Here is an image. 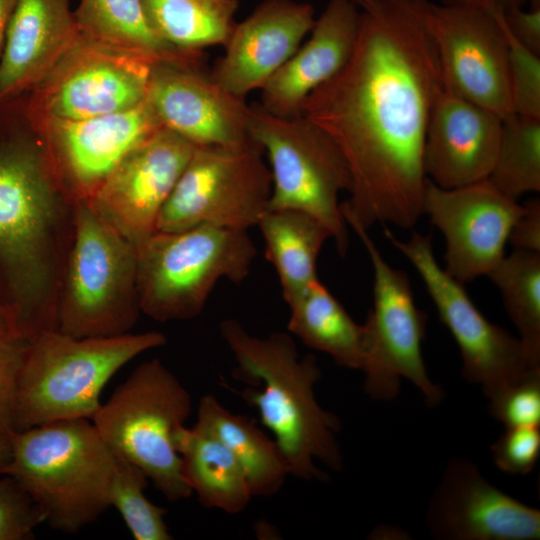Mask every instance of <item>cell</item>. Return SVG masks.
<instances>
[{"mask_svg": "<svg viewBox=\"0 0 540 540\" xmlns=\"http://www.w3.org/2000/svg\"><path fill=\"white\" fill-rule=\"evenodd\" d=\"M442 84L423 0L360 7L350 59L301 109L347 162L351 186L341 203L346 224L412 228L423 215L425 136Z\"/></svg>", "mask_w": 540, "mask_h": 540, "instance_id": "1", "label": "cell"}, {"mask_svg": "<svg viewBox=\"0 0 540 540\" xmlns=\"http://www.w3.org/2000/svg\"><path fill=\"white\" fill-rule=\"evenodd\" d=\"M219 329L236 361L232 377L250 386L241 396L273 433L290 475L306 481L327 479L315 460L341 470L336 439L341 424L315 398L321 378L315 356L300 357L293 338L284 332L256 337L235 319L223 320Z\"/></svg>", "mask_w": 540, "mask_h": 540, "instance_id": "2", "label": "cell"}, {"mask_svg": "<svg viewBox=\"0 0 540 540\" xmlns=\"http://www.w3.org/2000/svg\"><path fill=\"white\" fill-rule=\"evenodd\" d=\"M1 473L14 478L52 529L75 533L110 507L116 456L89 419L46 423L10 435Z\"/></svg>", "mask_w": 540, "mask_h": 540, "instance_id": "3", "label": "cell"}, {"mask_svg": "<svg viewBox=\"0 0 540 540\" xmlns=\"http://www.w3.org/2000/svg\"><path fill=\"white\" fill-rule=\"evenodd\" d=\"M166 344L160 332L76 338L46 329L28 339L20 370L15 430L74 419L91 420L103 388L139 354Z\"/></svg>", "mask_w": 540, "mask_h": 540, "instance_id": "4", "label": "cell"}, {"mask_svg": "<svg viewBox=\"0 0 540 540\" xmlns=\"http://www.w3.org/2000/svg\"><path fill=\"white\" fill-rule=\"evenodd\" d=\"M135 248L140 310L159 322L198 316L218 281H244L257 254L247 231L207 224L155 231Z\"/></svg>", "mask_w": 540, "mask_h": 540, "instance_id": "5", "label": "cell"}, {"mask_svg": "<svg viewBox=\"0 0 540 540\" xmlns=\"http://www.w3.org/2000/svg\"><path fill=\"white\" fill-rule=\"evenodd\" d=\"M192 411V397L159 360L140 364L91 419L120 459L139 467L169 501L193 493L182 473L174 434Z\"/></svg>", "mask_w": 540, "mask_h": 540, "instance_id": "6", "label": "cell"}, {"mask_svg": "<svg viewBox=\"0 0 540 540\" xmlns=\"http://www.w3.org/2000/svg\"><path fill=\"white\" fill-rule=\"evenodd\" d=\"M140 312L136 248L87 200L77 201L56 329L76 338L126 334Z\"/></svg>", "mask_w": 540, "mask_h": 540, "instance_id": "7", "label": "cell"}, {"mask_svg": "<svg viewBox=\"0 0 540 540\" xmlns=\"http://www.w3.org/2000/svg\"><path fill=\"white\" fill-rule=\"evenodd\" d=\"M249 134L266 153L272 176L268 210H298L323 223L338 252L348 248L339 195L349 191L350 171L334 140L303 115L280 117L250 105Z\"/></svg>", "mask_w": 540, "mask_h": 540, "instance_id": "8", "label": "cell"}, {"mask_svg": "<svg viewBox=\"0 0 540 540\" xmlns=\"http://www.w3.org/2000/svg\"><path fill=\"white\" fill-rule=\"evenodd\" d=\"M269 165L255 143L240 147H196L163 205L156 231L198 225L247 231L268 211Z\"/></svg>", "mask_w": 540, "mask_h": 540, "instance_id": "9", "label": "cell"}, {"mask_svg": "<svg viewBox=\"0 0 540 540\" xmlns=\"http://www.w3.org/2000/svg\"><path fill=\"white\" fill-rule=\"evenodd\" d=\"M361 240L373 268V307L363 324L367 341L365 392L376 400H392L401 378L409 379L429 406L443 398L429 378L422 356L426 313L418 309L408 276L382 256L367 229L348 223Z\"/></svg>", "mask_w": 540, "mask_h": 540, "instance_id": "10", "label": "cell"}, {"mask_svg": "<svg viewBox=\"0 0 540 540\" xmlns=\"http://www.w3.org/2000/svg\"><path fill=\"white\" fill-rule=\"evenodd\" d=\"M384 234L415 267L441 321L454 337L462 357L463 377L481 386L488 399L540 370L530 361L519 338L489 322L474 305L463 284L442 269L430 235L414 231L407 241Z\"/></svg>", "mask_w": 540, "mask_h": 540, "instance_id": "11", "label": "cell"}, {"mask_svg": "<svg viewBox=\"0 0 540 540\" xmlns=\"http://www.w3.org/2000/svg\"><path fill=\"white\" fill-rule=\"evenodd\" d=\"M443 85L501 118L513 114L507 42L496 7L423 0Z\"/></svg>", "mask_w": 540, "mask_h": 540, "instance_id": "12", "label": "cell"}, {"mask_svg": "<svg viewBox=\"0 0 540 540\" xmlns=\"http://www.w3.org/2000/svg\"><path fill=\"white\" fill-rule=\"evenodd\" d=\"M154 65L80 35L35 87L37 119L78 120L132 108L146 99Z\"/></svg>", "mask_w": 540, "mask_h": 540, "instance_id": "13", "label": "cell"}, {"mask_svg": "<svg viewBox=\"0 0 540 540\" xmlns=\"http://www.w3.org/2000/svg\"><path fill=\"white\" fill-rule=\"evenodd\" d=\"M523 209L487 179L452 189L427 179L423 197V214L446 241L444 270L462 284L487 276L502 260Z\"/></svg>", "mask_w": 540, "mask_h": 540, "instance_id": "14", "label": "cell"}, {"mask_svg": "<svg viewBox=\"0 0 540 540\" xmlns=\"http://www.w3.org/2000/svg\"><path fill=\"white\" fill-rule=\"evenodd\" d=\"M195 148L162 127L133 149L87 201L136 247L156 231L159 213Z\"/></svg>", "mask_w": 540, "mask_h": 540, "instance_id": "15", "label": "cell"}, {"mask_svg": "<svg viewBox=\"0 0 540 540\" xmlns=\"http://www.w3.org/2000/svg\"><path fill=\"white\" fill-rule=\"evenodd\" d=\"M441 540H538L540 511L492 485L469 460H450L426 514Z\"/></svg>", "mask_w": 540, "mask_h": 540, "instance_id": "16", "label": "cell"}, {"mask_svg": "<svg viewBox=\"0 0 540 540\" xmlns=\"http://www.w3.org/2000/svg\"><path fill=\"white\" fill-rule=\"evenodd\" d=\"M146 100L161 125L196 147H240L249 134L250 105L217 84L202 66L154 65Z\"/></svg>", "mask_w": 540, "mask_h": 540, "instance_id": "17", "label": "cell"}, {"mask_svg": "<svg viewBox=\"0 0 540 540\" xmlns=\"http://www.w3.org/2000/svg\"><path fill=\"white\" fill-rule=\"evenodd\" d=\"M38 121L53 160L77 201L88 200L133 149L163 127L146 99L101 116Z\"/></svg>", "mask_w": 540, "mask_h": 540, "instance_id": "18", "label": "cell"}, {"mask_svg": "<svg viewBox=\"0 0 540 540\" xmlns=\"http://www.w3.org/2000/svg\"><path fill=\"white\" fill-rule=\"evenodd\" d=\"M314 22L310 3L263 0L244 20L236 22L211 77L228 92L245 99L260 90L296 52Z\"/></svg>", "mask_w": 540, "mask_h": 540, "instance_id": "19", "label": "cell"}, {"mask_svg": "<svg viewBox=\"0 0 540 540\" xmlns=\"http://www.w3.org/2000/svg\"><path fill=\"white\" fill-rule=\"evenodd\" d=\"M502 120L442 84L425 136L423 166L427 179L444 189L486 180L497 155Z\"/></svg>", "mask_w": 540, "mask_h": 540, "instance_id": "20", "label": "cell"}, {"mask_svg": "<svg viewBox=\"0 0 540 540\" xmlns=\"http://www.w3.org/2000/svg\"><path fill=\"white\" fill-rule=\"evenodd\" d=\"M55 216V197L36 158L0 156V248L36 288L47 281Z\"/></svg>", "mask_w": 540, "mask_h": 540, "instance_id": "21", "label": "cell"}, {"mask_svg": "<svg viewBox=\"0 0 540 540\" xmlns=\"http://www.w3.org/2000/svg\"><path fill=\"white\" fill-rule=\"evenodd\" d=\"M360 7L351 0H329L315 19L309 39L259 90V105L280 117H296L306 98L337 75L356 45Z\"/></svg>", "mask_w": 540, "mask_h": 540, "instance_id": "22", "label": "cell"}, {"mask_svg": "<svg viewBox=\"0 0 540 540\" xmlns=\"http://www.w3.org/2000/svg\"><path fill=\"white\" fill-rule=\"evenodd\" d=\"M79 36L71 0H16L0 57V100L39 85Z\"/></svg>", "mask_w": 540, "mask_h": 540, "instance_id": "23", "label": "cell"}, {"mask_svg": "<svg viewBox=\"0 0 540 540\" xmlns=\"http://www.w3.org/2000/svg\"><path fill=\"white\" fill-rule=\"evenodd\" d=\"M73 14L80 35L97 44L144 58L155 65H203V54L178 51L159 35L143 0H80Z\"/></svg>", "mask_w": 540, "mask_h": 540, "instance_id": "24", "label": "cell"}, {"mask_svg": "<svg viewBox=\"0 0 540 540\" xmlns=\"http://www.w3.org/2000/svg\"><path fill=\"white\" fill-rule=\"evenodd\" d=\"M182 473L202 506L229 514L241 513L253 497L245 473L229 449L215 436L194 425L174 434Z\"/></svg>", "mask_w": 540, "mask_h": 540, "instance_id": "25", "label": "cell"}, {"mask_svg": "<svg viewBox=\"0 0 540 540\" xmlns=\"http://www.w3.org/2000/svg\"><path fill=\"white\" fill-rule=\"evenodd\" d=\"M196 426L220 440L241 465L253 496L271 497L290 475L274 439L253 419L227 410L213 395L201 398Z\"/></svg>", "mask_w": 540, "mask_h": 540, "instance_id": "26", "label": "cell"}, {"mask_svg": "<svg viewBox=\"0 0 540 540\" xmlns=\"http://www.w3.org/2000/svg\"><path fill=\"white\" fill-rule=\"evenodd\" d=\"M288 306L290 333L306 346L328 354L338 365L363 370L367 357L364 325L356 323L319 280Z\"/></svg>", "mask_w": 540, "mask_h": 540, "instance_id": "27", "label": "cell"}, {"mask_svg": "<svg viewBox=\"0 0 540 540\" xmlns=\"http://www.w3.org/2000/svg\"><path fill=\"white\" fill-rule=\"evenodd\" d=\"M257 227L265 241L266 259L276 270L288 304L319 280L317 259L331 233L310 214L290 209L266 211Z\"/></svg>", "mask_w": 540, "mask_h": 540, "instance_id": "28", "label": "cell"}, {"mask_svg": "<svg viewBox=\"0 0 540 540\" xmlns=\"http://www.w3.org/2000/svg\"><path fill=\"white\" fill-rule=\"evenodd\" d=\"M159 35L186 54L224 46L235 24L240 0H143Z\"/></svg>", "mask_w": 540, "mask_h": 540, "instance_id": "29", "label": "cell"}, {"mask_svg": "<svg viewBox=\"0 0 540 540\" xmlns=\"http://www.w3.org/2000/svg\"><path fill=\"white\" fill-rule=\"evenodd\" d=\"M487 276L500 290L530 361L540 366V253L514 249Z\"/></svg>", "mask_w": 540, "mask_h": 540, "instance_id": "30", "label": "cell"}, {"mask_svg": "<svg viewBox=\"0 0 540 540\" xmlns=\"http://www.w3.org/2000/svg\"><path fill=\"white\" fill-rule=\"evenodd\" d=\"M487 180L514 200L540 191V118L517 113L503 118L497 155Z\"/></svg>", "mask_w": 540, "mask_h": 540, "instance_id": "31", "label": "cell"}, {"mask_svg": "<svg viewBox=\"0 0 540 540\" xmlns=\"http://www.w3.org/2000/svg\"><path fill=\"white\" fill-rule=\"evenodd\" d=\"M149 479L136 465L117 458L110 488V507L120 513L136 540H171L166 510L153 504L144 490Z\"/></svg>", "mask_w": 540, "mask_h": 540, "instance_id": "32", "label": "cell"}, {"mask_svg": "<svg viewBox=\"0 0 540 540\" xmlns=\"http://www.w3.org/2000/svg\"><path fill=\"white\" fill-rule=\"evenodd\" d=\"M497 16L507 42L508 73L514 113L540 118V54L530 50L509 31L503 9Z\"/></svg>", "mask_w": 540, "mask_h": 540, "instance_id": "33", "label": "cell"}, {"mask_svg": "<svg viewBox=\"0 0 540 540\" xmlns=\"http://www.w3.org/2000/svg\"><path fill=\"white\" fill-rule=\"evenodd\" d=\"M489 412L506 428L540 425V370L489 399Z\"/></svg>", "mask_w": 540, "mask_h": 540, "instance_id": "34", "label": "cell"}, {"mask_svg": "<svg viewBox=\"0 0 540 540\" xmlns=\"http://www.w3.org/2000/svg\"><path fill=\"white\" fill-rule=\"evenodd\" d=\"M45 518L22 486L0 472V540L33 538L34 530Z\"/></svg>", "mask_w": 540, "mask_h": 540, "instance_id": "35", "label": "cell"}, {"mask_svg": "<svg viewBox=\"0 0 540 540\" xmlns=\"http://www.w3.org/2000/svg\"><path fill=\"white\" fill-rule=\"evenodd\" d=\"M495 464L512 475L530 473L540 455L539 426L506 428L491 446Z\"/></svg>", "mask_w": 540, "mask_h": 540, "instance_id": "36", "label": "cell"}, {"mask_svg": "<svg viewBox=\"0 0 540 540\" xmlns=\"http://www.w3.org/2000/svg\"><path fill=\"white\" fill-rule=\"evenodd\" d=\"M26 347L21 337L0 338V435L15 431L17 387Z\"/></svg>", "mask_w": 540, "mask_h": 540, "instance_id": "37", "label": "cell"}, {"mask_svg": "<svg viewBox=\"0 0 540 540\" xmlns=\"http://www.w3.org/2000/svg\"><path fill=\"white\" fill-rule=\"evenodd\" d=\"M511 34L530 50L540 54V3L503 9Z\"/></svg>", "mask_w": 540, "mask_h": 540, "instance_id": "38", "label": "cell"}, {"mask_svg": "<svg viewBox=\"0 0 540 540\" xmlns=\"http://www.w3.org/2000/svg\"><path fill=\"white\" fill-rule=\"evenodd\" d=\"M523 208L511 228L508 242L514 249L540 253V200L533 198Z\"/></svg>", "mask_w": 540, "mask_h": 540, "instance_id": "39", "label": "cell"}, {"mask_svg": "<svg viewBox=\"0 0 540 540\" xmlns=\"http://www.w3.org/2000/svg\"><path fill=\"white\" fill-rule=\"evenodd\" d=\"M444 3L460 6L482 8L499 7L507 9L513 6H525L526 3L539 4L540 0H444Z\"/></svg>", "mask_w": 540, "mask_h": 540, "instance_id": "40", "label": "cell"}, {"mask_svg": "<svg viewBox=\"0 0 540 540\" xmlns=\"http://www.w3.org/2000/svg\"><path fill=\"white\" fill-rule=\"evenodd\" d=\"M16 0H0V55L2 53L7 26Z\"/></svg>", "mask_w": 540, "mask_h": 540, "instance_id": "41", "label": "cell"}, {"mask_svg": "<svg viewBox=\"0 0 540 540\" xmlns=\"http://www.w3.org/2000/svg\"><path fill=\"white\" fill-rule=\"evenodd\" d=\"M11 455L10 435H0V471L8 463Z\"/></svg>", "mask_w": 540, "mask_h": 540, "instance_id": "42", "label": "cell"}, {"mask_svg": "<svg viewBox=\"0 0 540 540\" xmlns=\"http://www.w3.org/2000/svg\"><path fill=\"white\" fill-rule=\"evenodd\" d=\"M9 336H14V335L9 333V329H8L7 324H6V321H5L2 313L0 312V338L9 337Z\"/></svg>", "mask_w": 540, "mask_h": 540, "instance_id": "43", "label": "cell"}, {"mask_svg": "<svg viewBox=\"0 0 540 540\" xmlns=\"http://www.w3.org/2000/svg\"><path fill=\"white\" fill-rule=\"evenodd\" d=\"M351 1L356 3L359 7H361V6L365 5V4L380 1V0H351Z\"/></svg>", "mask_w": 540, "mask_h": 540, "instance_id": "44", "label": "cell"}]
</instances>
